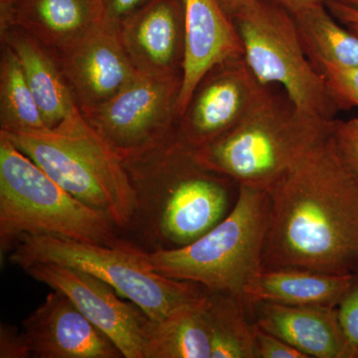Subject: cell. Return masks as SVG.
<instances>
[{"mask_svg":"<svg viewBox=\"0 0 358 358\" xmlns=\"http://www.w3.org/2000/svg\"><path fill=\"white\" fill-rule=\"evenodd\" d=\"M334 136L343 157L358 173V117L336 120Z\"/></svg>","mask_w":358,"mask_h":358,"instance_id":"obj_26","label":"cell"},{"mask_svg":"<svg viewBox=\"0 0 358 358\" xmlns=\"http://www.w3.org/2000/svg\"><path fill=\"white\" fill-rule=\"evenodd\" d=\"M32 350L24 331L15 326L0 324V358H31Z\"/></svg>","mask_w":358,"mask_h":358,"instance_id":"obj_28","label":"cell"},{"mask_svg":"<svg viewBox=\"0 0 358 358\" xmlns=\"http://www.w3.org/2000/svg\"><path fill=\"white\" fill-rule=\"evenodd\" d=\"M24 271L36 281L66 294L90 322L114 341L124 358H143L150 317L131 301H122L108 282L58 264H35Z\"/></svg>","mask_w":358,"mask_h":358,"instance_id":"obj_11","label":"cell"},{"mask_svg":"<svg viewBox=\"0 0 358 358\" xmlns=\"http://www.w3.org/2000/svg\"><path fill=\"white\" fill-rule=\"evenodd\" d=\"M211 358H257L256 324L237 296L207 292L205 299Z\"/></svg>","mask_w":358,"mask_h":358,"instance_id":"obj_22","label":"cell"},{"mask_svg":"<svg viewBox=\"0 0 358 358\" xmlns=\"http://www.w3.org/2000/svg\"><path fill=\"white\" fill-rule=\"evenodd\" d=\"M122 160L136 190V215L148 219L152 237L166 249L192 243L236 202L239 185L203 166L176 131Z\"/></svg>","mask_w":358,"mask_h":358,"instance_id":"obj_2","label":"cell"},{"mask_svg":"<svg viewBox=\"0 0 358 358\" xmlns=\"http://www.w3.org/2000/svg\"><path fill=\"white\" fill-rule=\"evenodd\" d=\"M117 225L106 212L88 206L42 171L0 134V251L23 235H45L117 245Z\"/></svg>","mask_w":358,"mask_h":358,"instance_id":"obj_6","label":"cell"},{"mask_svg":"<svg viewBox=\"0 0 358 358\" xmlns=\"http://www.w3.org/2000/svg\"><path fill=\"white\" fill-rule=\"evenodd\" d=\"M9 261L23 270L35 264L53 263L96 275L152 320L164 319L207 293L199 284L155 272L148 262V252L124 242L110 246L67 238L23 235L14 244Z\"/></svg>","mask_w":358,"mask_h":358,"instance_id":"obj_7","label":"cell"},{"mask_svg":"<svg viewBox=\"0 0 358 358\" xmlns=\"http://www.w3.org/2000/svg\"><path fill=\"white\" fill-rule=\"evenodd\" d=\"M36 358L124 357L114 341L90 322L66 294L51 289L22 322Z\"/></svg>","mask_w":358,"mask_h":358,"instance_id":"obj_13","label":"cell"},{"mask_svg":"<svg viewBox=\"0 0 358 358\" xmlns=\"http://www.w3.org/2000/svg\"><path fill=\"white\" fill-rule=\"evenodd\" d=\"M326 6L331 14L350 31L358 35V9L327 0Z\"/></svg>","mask_w":358,"mask_h":358,"instance_id":"obj_30","label":"cell"},{"mask_svg":"<svg viewBox=\"0 0 358 358\" xmlns=\"http://www.w3.org/2000/svg\"><path fill=\"white\" fill-rule=\"evenodd\" d=\"M46 128L20 61L10 47L1 43L0 131H26Z\"/></svg>","mask_w":358,"mask_h":358,"instance_id":"obj_23","label":"cell"},{"mask_svg":"<svg viewBox=\"0 0 358 358\" xmlns=\"http://www.w3.org/2000/svg\"><path fill=\"white\" fill-rule=\"evenodd\" d=\"M334 1L358 9V0H334Z\"/></svg>","mask_w":358,"mask_h":358,"instance_id":"obj_33","label":"cell"},{"mask_svg":"<svg viewBox=\"0 0 358 358\" xmlns=\"http://www.w3.org/2000/svg\"><path fill=\"white\" fill-rule=\"evenodd\" d=\"M244 58L265 85H279L296 108L324 119L341 109L301 45L293 15L267 0H251L232 16Z\"/></svg>","mask_w":358,"mask_h":358,"instance_id":"obj_8","label":"cell"},{"mask_svg":"<svg viewBox=\"0 0 358 358\" xmlns=\"http://www.w3.org/2000/svg\"><path fill=\"white\" fill-rule=\"evenodd\" d=\"M257 358H308L293 345L256 326Z\"/></svg>","mask_w":358,"mask_h":358,"instance_id":"obj_27","label":"cell"},{"mask_svg":"<svg viewBox=\"0 0 358 358\" xmlns=\"http://www.w3.org/2000/svg\"><path fill=\"white\" fill-rule=\"evenodd\" d=\"M336 122L303 112L271 86L234 129L195 154L203 166L238 185L268 192L334 134Z\"/></svg>","mask_w":358,"mask_h":358,"instance_id":"obj_3","label":"cell"},{"mask_svg":"<svg viewBox=\"0 0 358 358\" xmlns=\"http://www.w3.org/2000/svg\"><path fill=\"white\" fill-rule=\"evenodd\" d=\"M52 55L82 113L109 101L138 72L124 49L119 26L109 22Z\"/></svg>","mask_w":358,"mask_h":358,"instance_id":"obj_12","label":"cell"},{"mask_svg":"<svg viewBox=\"0 0 358 358\" xmlns=\"http://www.w3.org/2000/svg\"><path fill=\"white\" fill-rule=\"evenodd\" d=\"M206 294L164 319L148 320L143 358H211Z\"/></svg>","mask_w":358,"mask_h":358,"instance_id":"obj_20","label":"cell"},{"mask_svg":"<svg viewBox=\"0 0 358 358\" xmlns=\"http://www.w3.org/2000/svg\"><path fill=\"white\" fill-rule=\"evenodd\" d=\"M255 324L308 358H355L346 339L338 308L257 303Z\"/></svg>","mask_w":358,"mask_h":358,"instance_id":"obj_17","label":"cell"},{"mask_svg":"<svg viewBox=\"0 0 358 358\" xmlns=\"http://www.w3.org/2000/svg\"><path fill=\"white\" fill-rule=\"evenodd\" d=\"M267 1L282 7L291 14H296L310 7L326 4L327 0H267Z\"/></svg>","mask_w":358,"mask_h":358,"instance_id":"obj_31","label":"cell"},{"mask_svg":"<svg viewBox=\"0 0 358 358\" xmlns=\"http://www.w3.org/2000/svg\"><path fill=\"white\" fill-rule=\"evenodd\" d=\"M268 212L267 192L239 185L225 218L192 243L148 252L150 267L167 278L199 284L208 293L237 296L247 305L249 289L264 268Z\"/></svg>","mask_w":358,"mask_h":358,"instance_id":"obj_5","label":"cell"},{"mask_svg":"<svg viewBox=\"0 0 358 358\" xmlns=\"http://www.w3.org/2000/svg\"><path fill=\"white\" fill-rule=\"evenodd\" d=\"M182 73L136 75L109 101L82 113L121 155L136 154L176 129Z\"/></svg>","mask_w":358,"mask_h":358,"instance_id":"obj_9","label":"cell"},{"mask_svg":"<svg viewBox=\"0 0 358 358\" xmlns=\"http://www.w3.org/2000/svg\"><path fill=\"white\" fill-rule=\"evenodd\" d=\"M16 0H0V11L6 10L8 7L13 6Z\"/></svg>","mask_w":358,"mask_h":358,"instance_id":"obj_34","label":"cell"},{"mask_svg":"<svg viewBox=\"0 0 358 358\" xmlns=\"http://www.w3.org/2000/svg\"><path fill=\"white\" fill-rule=\"evenodd\" d=\"M357 275L301 268H263L249 289L247 305L250 310L257 303L338 308Z\"/></svg>","mask_w":358,"mask_h":358,"instance_id":"obj_18","label":"cell"},{"mask_svg":"<svg viewBox=\"0 0 358 358\" xmlns=\"http://www.w3.org/2000/svg\"><path fill=\"white\" fill-rule=\"evenodd\" d=\"M124 49L136 71L182 73L185 53L183 0H155L120 26Z\"/></svg>","mask_w":358,"mask_h":358,"instance_id":"obj_14","label":"cell"},{"mask_svg":"<svg viewBox=\"0 0 358 358\" xmlns=\"http://www.w3.org/2000/svg\"><path fill=\"white\" fill-rule=\"evenodd\" d=\"M185 53L178 117L202 77L227 59L244 56L243 44L233 18L219 0H183Z\"/></svg>","mask_w":358,"mask_h":358,"instance_id":"obj_15","label":"cell"},{"mask_svg":"<svg viewBox=\"0 0 358 358\" xmlns=\"http://www.w3.org/2000/svg\"><path fill=\"white\" fill-rule=\"evenodd\" d=\"M268 193L264 268L358 274V173L334 134Z\"/></svg>","mask_w":358,"mask_h":358,"instance_id":"obj_1","label":"cell"},{"mask_svg":"<svg viewBox=\"0 0 358 358\" xmlns=\"http://www.w3.org/2000/svg\"><path fill=\"white\" fill-rule=\"evenodd\" d=\"M315 68L326 80L329 92L341 110L358 108V67L339 68L319 64Z\"/></svg>","mask_w":358,"mask_h":358,"instance_id":"obj_24","label":"cell"},{"mask_svg":"<svg viewBox=\"0 0 358 358\" xmlns=\"http://www.w3.org/2000/svg\"><path fill=\"white\" fill-rule=\"evenodd\" d=\"M106 23L103 0H16L0 11V29L20 27L51 54L74 46Z\"/></svg>","mask_w":358,"mask_h":358,"instance_id":"obj_16","label":"cell"},{"mask_svg":"<svg viewBox=\"0 0 358 358\" xmlns=\"http://www.w3.org/2000/svg\"><path fill=\"white\" fill-rule=\"evenodd\" d=\"M292 15L301 45L313 66L358 67V35L343 27L326 4Z\"/></svg>","mask_w":358,"mask_h":358,"instance_id":"obj_21","label":"cell"},{"mask_svg":"<svg viewBox=\"0 0 358 358\" xmlns=\"http://www.w3.org/2000/svg\"><path fill=\"white\" fill-rule=\"evenodd\" d=\"M0 134L73 196L109 214L117 228L133 222L138 202L124 160L79 108L53 128Z\"/></svg>","mask_w":358,"mask_h":358,"instance_id":"obj_4","label":"cell"},{"mask_svg":"<svg viewBox=\"0 0 358 358\" xmlns=\"http://www.w3.org/2000/svg\"><path fill=\"white\" fill-rule=\"evenodd\" d=\"M339 322L350 348L358 358V274L338 306Z\"/></svg>","mask_w":358,"mask_h":358,"instance_id":"obj_25","label":"cell"},{"mask_svg":"<svg viewBox=\"0 0 358 358\" xmlns=\"http://www.w3.org/2000/svg\"><path fill=\"white\" fill-rule=\"evenodd\" d=\"M1 43L13 49L47 128L60 124L77 108L57 61L43 45L20 27L0 29Z\"/></svg>","mask_w":358,"mask_h":358,"instance_id":"obj_19","label":"cell"},{"mask_svg":"<svg viewBox=\"0 0 358 358\" xmlns=\"http://www.w3.org/2000/svg\"><path fill=\"white\" fill-rule=\"evenodd\" d=\"M271 86L256 77L244 56L219 63L202 77L178 117L176 136L194 150L211 145L234 129Z\"/></svg>","mask_w":358,"mask_h":358,"instance_id":"obj_10","label":"cell"},{"mask_svg":"<svg viewBox=\"0 0 358 358\" xmlns=\"http://www.w3.org/2000/svg\"><path fill=\"white\" fill-rule=\"evenodd\" d=\"M249 1H251V0H219L221 6L227 11L231 17L238 13L245 4L248 3Z\"/></svg>","mask_w":358,"mask_h":358,"instance_id":"obj_32","label":"cell"},{"mask_svg":"<svg viewBox=\"0 0 358 358\" xmlns=\"http://www.w3.org/2000/svg\"><path fill=\"white\" fill-rule=\"evenodd\" d=\"M155 0H103L107 22L121 26Z\"/></svg>","mask_w":358,"mask_h":358,"instance_id":"obj_29","label":"cell"}]
</instances>
